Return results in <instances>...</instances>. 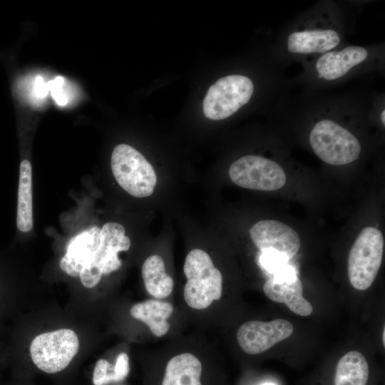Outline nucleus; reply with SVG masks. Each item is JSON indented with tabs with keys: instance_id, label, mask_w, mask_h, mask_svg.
<instances>
[{
	"instance_id": "f257e3e1",
	"label": "nucleus",
	"mask_w": 385,
	"mask_h": 385,
	"mask_svg": "<svg viewBox=\"0 0 385 385\" xmlns=\"http://www.w3.org/2000/svg\"><path fill=\"white\" fill-rule=\"evenodd\" d=\"M183 271L188 279L183 295L189 307L203 309L220 299L222 276L206 252L200 249L191 250L186 256Z\"/></svg>"
},
{
	"instance_id": "f03ea898",
	"label": "nucleus",
	"mask_w": 385,
	"mask_h": 385,
	"mask_svg": "<svg viewBox=\"0 0 385 385\" xmlns=\"http://www.w3.org/2000/svg\"><path fill=\"white\" fill-rule=\"evenodd\" d=\"M309 143L314 153L324 162L343 165L357 160L361 144L347 129L330 119H322L312 128Z\"/></svg>"
},
{
	"instance_id": "7ed1b4c3",
	"label": "nucleus",
	"mask_w": 385,
	"mask_h": 385,
	"mask_svg": "<svg viewBox=\"0 0 385 385\" xmlns=\"http://www.w3.org/2000/svg\"><path fill=\"white\" fill-rule=\"evenodd\" d=\"M113 175L119 185L135 197L150 196L157 176L152 165L137 150L126 144L115 147L111 160Z\"/></svg>"
},
{
	"instance_id": "20e7f679",
	"label": "nucleus",
	"mask_w": 385,
	"mask_h": 385,
	"mask_svg": "<svg viewBox=\"0 0 385 385\" xmlns=\"http://www.w3.org/2000/svg\"><path fill=\"white\" fill-rule=\"evenodd\" d=\"M384 245L377 228L366 227L360 232L348 258V277L356 289L365 290L374 282L382 262Z\"/></svg>"
},
{
	"instance_id": "39448f33",
	"label": "nucleus",
	"mask_w": 385,
	"mask_h": 385,
	"mask_svg": "<svg viewBox=\"0 0 385 385\" xmlns=\"http://www.w3.org/2000/svg\"><path fill=\"white\" fill-rule=\"evenodd\" d=\"M124 227L118 222H109L101 229L99 245L91 262L81 271L79 278L86 288L98 284L103 275L118 270L121 261L118 252L127 251L130 240L125 235Z\"/></svg>"
},
{
	"instance_id": "423d86ee",
	"label": "nucleus",
	"mask_w": 385,
	"mask_h": 385,
	"mask_svg": "<svg viewBox=\"0 0 385 385\" xmlns=\"http://www.w3.org/2000/svg\"><path fill=\"white\" fill-rule=\"evenodd\" d=\"M254 92L252 80L232 74L218 79L208 88L203 100V113L209 119H225L247 104Z\"/></svg>"
},
{
	"instance_id": "0eeeda50",
	"label": "nucleus",
	"mask_w": 385,
	"mask_h": 385,
	"mask_svg": "<svg viewBox=\"0 0 385 385\" xmlns=\"http://www.w3.org/2000/svg\"><path fill=\"white\" fill-rule=\"evenodd\" d=\"M78 347L76 332L61 329L36 336L31 343L30 354L37 368L48 374H55L68 366Z\"/></svg>"
},
{
	"instance_id": "6e6552de",
	"label": "nucleus",
	"mask_w": 385,
	"mask_h": 385,
	"mask_svg": "<svg viewBox=\"0 0 385 385\" xmlns=\"http://www.w3.org/2000/svg\"><path fill=\"white\" fill-rule=\"evenodd\" d=\"M229 176L237 185L255 190L272 191L282 188L286 175L276 162L259 155H249L233 162Z\"/></svg>"
},
{
	"instance_id": "1a4fd4ad",
	"label": "nucleus",
	"mask_w": 385,
	"mask_h": 385,
	"mask_svg": "<svg viewBox=\"0 0 385 385\" xmlns=\"http://www.w3.org/2000/svg\"><path fill=\"white\" fill-rule=\"evenodd\" d=\"M293 331L292 323L284 319L268 322L250 321L240 327L237 339L245 353L258 354L290 337Z\"/></svg>"
},
{
	"instance_id": "9d476101",
	"label": "nucleus",
	"mask_w": 385,
	"mask_h": 385,
	"mask_svg": "<svg viewBox=\"0 0 385 385\" xmlns=\"http://www.w3.org/2000/svg\"><path fill=\"white\" fill-rule=\"evenodd\" d=\"M255 245L261 251H277L287 258L298 252L301 240L290 226L275 220H264L255 223L250 230Z\"/></svg>"
},
{
	"instance_id": "9b49d317",
	"label": "nucleus",
	"mask_w": 385,
	"mask_h": 385,
	"mask_svg": "<svg viewBox=\"0 0 385 385\" xmlns=\"http://www.w3.org/2000/svg\"><path fill=\"white\" fill-rule=\"evenodd\" d=\"M263 291L270 299L285 304L294 314L307 317L312 313V305L302 295V283L297 271L273 276L265 283Z\"/></svg>"
},
{
	"instance_id": "f8f14e48",
	"label": "nucleus",
	"mask_w": 385,
	"mask_h": 385,
	"mask_svg": "<svg viewBox=\"0 0 385 385\" xmlns=\"http://www.w3.org/2000/svg\"><path fill=\"white\" fill-rule=\"evenodd\" d=\"M101 240V229L88 228L72 237L67 244L66 253L60 260L61 269L68 275L79 277L81 270L93 257Z\"/></svg>"
},
{
	"instance_id": "ddd939ff",
	"label": "nucleus",
	"mask_w": 385,
	"mask_h": 385,
	"mask_svg": "<svg viewBox=\"0 0 385 385\" xmlns=\"http://www.w3.org/2000/svg\"><path fill=\"white\" fill-rule=\"evenodd\" d=\"M367 57L368 51L365 48L349 46L341 51L323 53L317 61L315 69L320 78L334 81L345 76Z\"/></svg>"
},
{
	"instance_id": "4468645a",
	"label": "nucleus",
	"mask_w": 385,
	"mask_h": 385,
	"mask_svg": "<svg viewBox=\"0 0 385 385\" xmlns=\"http://www.w3.org/2000/svg\"><path fill=\"white\" fill-rule=\"evenodd\" d=\"M340 36L334 29H311L291 33L287 41V50L292 53H325L337 46Z\"/></svg>"
},
{
	"instance_id": "2eb2a0df",
	"label": "nucleus",
	"mask_w": 385,
	"mask_h": 385,
	"mask_svg": "<svg viewBox=\"0 0 385 385\" xmlns=\"http://www.w3.org/2000/svg\"><path fill=\"white\" fill-rule=\"evenodd\" d=\"M202 364L190 353L178 354L168 362L162 385H202Z\"/></svg>"
},
{
	"instance_id": "dca6fc26",
	"label": "nucleus",
	"mask_w": 385,
	"mask_h": 385,
	"mask_svg": "<svg viewBox=\"0 0 385 385\" xmlns=\"http://www.w3.org/2000/svg\"><path fill=\"white\" fill-rule=\"evenodd\" d=\"M173 312V306L166 302L148 299L134 304L130 310V315L145 323L156 337L164 336L170 329L167 319Z\"/></svg>"
},
{
	"instance_id": "f3484780",
	"label": "nucleus",
	"mask_w": 385,
	"mask_h": 385,
	"mask_svg": "<svg viewBox=\"0 0 385 385\" xmlns=\"http://www.w3.org/2000/svg\"><path fill=\"white\" fill-rule=\"evenodd\" d=\"M32 168L29 160H23L19 167L16 227L21 232L33 228Z\"/></svg>"
},
{
	"instance_id": "a211bd4d",
	"label": "nucleus",
	"mask_w": 385,
	"mask_h": 385,
	"mask_svg": "<svg viewBox=\"0 0 385 385\" xmlns=\"http://www.w3.org/2000/svg\"><path fill=\"white\" fill-rule=\"evenodd\" d=\"M142 277L145 287L151 296L163 299L172 293L174 282L165 272V263L160 256L151 255L145 260Z\"/></svg>"
},
{
	"instance_id": "6ab92c4d",
	"label": "nucleus",
	"mask_w": 385,
	"mask_h": 385,
	"mask_svg": "<svg viewBox=\"0 0 385 385\" xmlns=\"http://www.w3.org/2000/svg\"><path fill=\"white\" fill-rule=\"evenodd\" d=\"M369 367L364 356L357 351L345 354L339 361L334 385H366Z\"/></svg>"
},
{
	"instance_id": "aec40b11",
	"label": "nucleus",
	"mask_w": 385,
	"mask_h": 385,
	"mask_svg": "<svg viewBox=\"0 0 385 385\" xmlns=\"http://www.w3.org/2000/svg\"><path fill=\"white\" fill-rule=\"evenodd\" d=\"M289 258L274 250H265L261 252L259 262L261 267L270 274L274 275L289 264Z\"/></svg>"
},
{
	"instance_id": "412c9836",
	"label": "nucleus",
	"mask_w": 385,
	"mask_h": 385,
	"mask_svg": "<svg viewBox=\"0 0 385 385\" xmlns=\"http://www.w3.org/2000/svg\"><path fill=\"white\" fill-rule=\"evenodd\" d=\"M111 382H114L113 366L104 359L98 360L93 373V384L106 385Z\"/></svg>"
},
{
	"instance_id": "4be33fe9",
	"label": "nucleus",
	"mask_w": 385,
	"mask_h": 385,
	"mask_svg": "<svg viewBox=\"0 0 385 385\" xmlns=\"http://www.w3.org/2000/svg\"><path fill=\"white\" fill-rule=\"evenodd\" d=\"M63 82L64 80L61 76H57L47 83L53 98L59 106H64L68 101V98L63 88Z\"/></svg>"
},
{
	"instance_id": "5701e85b",
	"label": "nucleus",
	"mask_w": 385,
	"mask_h": 385,
	"mask_svg": "<svg viewBox=\"0 0 385 385\" xmlns=\"http://www.w3.org/2000/svg\"><path fill=\"white\" fill-rule=\"evenodd\" d=\"M114 382L124 380L129 373V358L127 354L120 353L117 356L113 366Z\"/></svg>"
},
{
	"instance_id": "b1692460",
	"label": "nucleus",
	"mask_w": 385,
	"mask_h": 385,
	"mask_svg": "<svg viewBox=\"0 0 385 385\" xmlns=\"http://www.w3.org/2000/svg\"><path fill=\"white\" fill-rule=\"evenodd\" d=\"M34 88L36 95L40 98L46 96L48 91V84L44 82L43 78L40 76L36 79Z\"/></svg>"
},
{
	"instance_id": "393cba45",
	"label": "nucleus",
	"mask_w": 385,
	"mask_h": 385,
	"mask_svg": "<svg viewBox=\"0 0 385 385\" xmlns=\"http://www.w3.org/2000/svg\"><path fill=\"white\" fill-rule=\"evenodd\" d=\"M380 118H381V123L384 125H385V111H384V109H383L381 111Z\"/></svg>"
},
{
	"instance_id": "a878e982",
	"label": "nucleus",
	"mask_w": 385,
	"mask_h": 385,
	"mask_svg": "<svg viewBox=\"0 0 385 385\" xmlns=\"http://www.w3.org/2000/svg\"><path fill=\"white\" fill-rule=\"evenodd\" d=\"M383 344H384V346L385 345V329H384L383 330Z\"/></svg>"
},
{
	"instance_id": "bb28decb",
	"label": "nucleus",
	"mask_w": 385,
	"mask_h": 385,
	"mask_svg": "<svg viewBox=\"0 0 385 385\" xmlns=\"http://www.w3.org/2000/svg\"><path fill=\"white\" fill-rule=\"evenodd\" d=\"M262 385H275V384H274L273 383H265Z\"/></svg>"
}]
</instances>
